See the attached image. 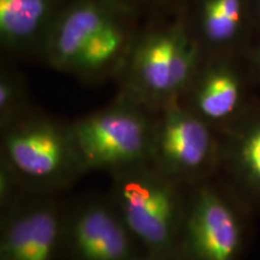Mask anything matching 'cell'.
<instances>
[{
	"label": "cell",
	"mask_w": 260,
	"mask_h": 260,
	"mask_svg": "<svg viewBox=\"0 0 260 260\" xmlns=\"http://www.w3.org/2000/svg\"><path fill=\"white\" fill-rule=\"evenodd\" d=\"M159 16L139 29L118 74L119 94L153 112L181 100L205 57L183 8Z\"/></svg>",
	"instance_id": "cell-1"
},
{
	"label": "cell",
	"mask_w": 260,
	"mask_h": 260,
	"mask_svg": "<svg viewBox=\"0 0 260 260\" xmlns=\"http://www.w3.org/2000/svg\"><path fill=\"white\" fill-rule=\"evenodd\" d=\"M111 200L148 260H172L189 188L149 164L111 176Z\"/></svg>",
	"instance_id": "cell-2"
},
{
	"label": "cell",
	"mask_w": 260,
	"mask_h": 260,
	"mask_svg": "<svg viewBox=\"0 0 260 260\" xmlns=\"http://www.w3.org/2000/svg\"><path fill=\"white\" fill-rule=\"evenodd\" d=\"M0 132V160L31 193L59 194L87 174L69 124L31 110Z\"/></svg>",
	"instance_id": "cell-3"
},
{
	"label": "cell",
	"mask_w": 260,
	"mask_h": 260,
	"mask_svg": "<svg viewBox=\"0 0 260 260\" xmlns=\"http://www.w3.org/2000/svg\"><path fill=\"white\" fill-rule=\"evenodd\" d=\"M155 112L118 94L115 102L69 124L87 174L110 175L149 164Z\"/></svg>",
	"instance_id": "cell-4"
},
{
	"label": "cell",
	"mask_w": 260,
	"mask_h": 260,
	"mask_svg": "<svg viewBox=\"0 0 260 260\" xmlns=\"http://www.w3.org/2000/svg\"><path fill=\"white\" fill-rule=\"evenodd\" d=\"M252 213L218 176L190 187L175 260H242Z\"/></svg>",
	"instance_id": "cell-5"
},
{
	"label": "cell",
	"mask_w": 260,
	"mask_h": 260,
	"mask_svg": "<svg viewBox=\"0 0 260 260\" xmlns=\"http://www.w3.org/2000/svg\"><path fill=\"white\" fill-rule=\"evenodd\" d=\"M151 164L187 187L219 176L222 135L181 100L155 112Z\"/></svg>",
	"instance_id": "cell-6"
},
{
	"label": "cell",
	"mask_w": 260,
	"mask_h": 260,
	"mask_svg": "<svg viewBox=\"0 0 260 260\" xmlns=\"http://www.w3.org/2000/svg\"><path fill=\"white\" fill-rule=\"evenodd\" d=\"M256 87L247 53L211 54L204 57L181 102L223 135L259 102Z\"/></svg>",
	"instance_id": "cell-7"
},
{
	"label": "cell",
	"mask_w": 260,
	"mask_h": 260,
	"mask_svg": "<svg viewBox=\"0 0 260 260\" xmlns=\"http://www.w3.org/2000/svg\"><path fill=\"white\" fill-rule=\"evenodd\" d=\"M61 260H148L111 198H88L67 210Z\"/></svg>",
	"instance_id": "cell-8"
},
{
	"label": "cell",
	"mask_w": 260,
	"mask_h": 260,
	"mask_svg": "<svg viewBox=\"0 0 260 260\" xmlns=\"http://www.w3.org/2000/svg\"><path fill=\"white\" fill-rule=\"evenodd\" d=\"M57 195L29 193L0 213V260H61L67 209Z\"/></svg>",
	"instance_id": "cell-9"
},
{
	"label": "cell",
	"mask_w": 260,
	"mask_h": 260,
	"mask_svg": "<svg viewBox=\"0 0 260 260\" xmlns=\"http://www.w3.org/2000/svg\"><path fill=\"white\" fill-rule=\"evenodd\" d=\"M126 15L136 14L115 0H69L54 19L40 58L53 70L71 74L90 39Z\"/></svg>",
	"instance_id": "cell-10"
},
{
	"label": "cell",
	"mask_w": 260,
	"mask_h": 260,
	"mask_svg": "<svg viewBox=\"0 0 260 260\" xmlns=\"http://www.w3.org/2000/svg\"><path fill=\"white\" fill-rule=\"evenodd\" d=\"M183 11L204 56L247 53L256 39L252 0H188Z\"/></svg>",
	"instance_id": "cell-11"
},
{
	"label": "cell",
	"mask_w": 260,
	"mask_h": 260,
	"mask_svg": "<svg viewBox=\"0 0 260 260\" xmlns=\"http://www.w3.org/2000/svg\"><path fill=\"white\" fill-rule=\"evenodd\" d=\"M219 176L253 212H260V99L241 121L222 135Z\"/></svg>",
	"instance_id": "cell-12"
},
{
	"label": "cell",
	"mask_w": 260,
	"mask_h": 260,
	"mask_svg": "<svg viewBox=\"0 0 260 260\" xmlns=\"http://www.w3.org/2000/svg\"><path fill=\"white\" fill-rule=\"evenodd\" d=\"M69 0H0V44L8 56L38 57Z\"/></svg>",
	"instance_id": "cell-13"
},
{
	"label": "cell",
	"mask_w": 260,
	"mask_h": 260,
	"mask_svg": "<svg viewBox=\"0 0 260 260\" xmlns=\"http://www.w3.org/2000/svg\"><path fill=\"white\" fill-rule=\"evenodd\" d=\"M139 17L126 15L98 31L81 52L70 75L87 82L118 76L140 29Z\"/></svg>",
	"instance_id": "cell-14"
},
{
	"label": "cell",
	"mask_w": 260,
	"mask_h": 260,
	"mask_svg": "<svg viewBox=\"0 0 260 260\" xmlns=\"http://www.w3.org/2000/svg\"><path fill=\"white\" fill-rule=\"evenodd\" d=\"M31 110L24 77L14 65L3 64L0 70V130Z\"/></svg>",
	"instance_id": "cell-15"
},
{
	"label": "cell",
	"mask_w": 260,
	"mask_h": 260,
	"mask_svg": "<svg viewBox=\"0 0 260 260\" xmlns=\"http://www.w3.org/2000/svg\"><path fill=\"white\" fill-rule=\"evenodd\" d=\"M29 193L31 191L25 188L21 178L8 164L0 160V213L11 209Z\"/></svg>",
	"instance_id": "cell-16"
},
{
	"label": "cell",
	"mask_w": 260,
	"mask_h": 260,
	"mask_svg": "<svg viewBox=\"0 0 260 260\" xmlns=\"http://www.w3.org/2000/svg\"><path fill=\"white\" fill-rule=\"evenodd\" d=\"M115 2L125 6L139 16L144 14L158 16L182 9L188 0H115Z\"/></svg>",
	"instance_id": "cell-17"
},
{
	"label": "cell",
	"mask_w": 260,
	"mask_h": 260,
	"mask_svg": "<svg viewBox=\"0 0 260 260\" xmlns=\"http://www.w3.org/2000/svg\"><path fill=\"white\" fill-rule=\"evenodd\" d=\"M247 57H248L253 75H254L256 83L260 88V37L253 42L251 48L247 52Z\"/></svg>",
	"instance_id": "cell-18"
},
{
	"label": "cell",
	"mask_w": 260,
	"mask_h": 260,
	"mask_svg": "<svg viewBox=\"0 0 260 260\" xmlns=\"http://www.w3.org/2000/svg\"><path fill=\"white\" fill-rule=\"evenodd\" d=\"M256 24V39L260 37V0H252Z\"/></svg>",
	"instance_id": "cell-19"
},
{
	"label": "cell",
	"mask_w": 260,
	"mask_h": 260,
	"mask_svg": "<svg viewBox=\"0 0 260 260\" xmlns=\"http://www.w3.org/2000/svg\"><path fill=\"white\" fill-rule=\"evenodd\" d=\"M172 260H175V259H172Z\"/></svg>",
	"instance_id": "cell-20"
}]
</instances>
